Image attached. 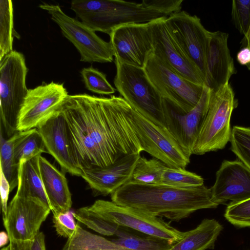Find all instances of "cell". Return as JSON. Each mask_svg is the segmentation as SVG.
<instances>
[{
	"label": "cell",
	"instance_id": "cell-1",
	"mask_svg": "<svg viewBox=\"0 0 250 250\" xmlns=\"http://www.w3.org/2000/svg\"><path fill=\"white\" fill-rule=\"evenodd\" d=\"M59 109L82 171L105 168L143 151L134 126L133 108L122 96L69 95Z\"/></svg>",
	"mask_w": 250,
	"mask_h": 250
},
{
	"label": "cell",
	"instance_id": "cell-2",
	"mask_svg": "<svg viewBox=\"0 0 250 250\" xmlns=\"http://www.w3.org/2000/svg\"><path fill=\"white\" fill-rule=\"evenodd\" d=\"M111 201L148 214L179 222L202 209L216 208L210 188L204 185L178 188L163 185L126 183L110 194Z\"/></svg>",
	"mask_w": 250,
	"mask_h": 250
},
{
	"label": "cell",
	"instance_id": "cell-3",
	"mask_svg": "<svg viewBox=\"0 0 250 250\" xmlns=\"http://www.w3.org/2000/svg\"><path fill=\"white\" fill-rule=\"evenodd\" d=\"M183 0H73L70 8L94 31L109 35L115 28L131 23H148L181 10Z\"/></svg>",
	"mask_w": 250,
	"mask_h": 250
},
{
	"label": "cell",
	"instance_id": "cell-4",
	"mask_svg": "<svg viewBox=\"0 0 250 250\" xmlns=\"http://www.w3.org/2000/svg\"><path fill=\"white\" fill-rule=\"evenodd\" d=\"M23 55L13 50L0 61V131L9 138L17 130L19 114L28 89Z\"/></svg>",
	"mask_w": 250,
	"mask_h": 250
},
{
	"label": "cell",
	"instance_id": "cell-5",
	"mask_svg": "<svg viewBox=\"0 0 250 250\" xmlns=\"http://www.w3.org/2000/svg\"><path fill=\"white\" fill-rule=\"evenodd\" d=\"M114 83L122 97L136 111L155 124L167 127L163 99L144 68L115 63Z\"/></svg>",
	"mask_w": 250,
	"mask_h": 250
},
{
	"label": "cell",
	"instance_id": "cell-6",
	"mask_svg": "<svg viewBox=\"0 0 250 250\" xmlns=\"http://www.w3.org/2000/svg\"><path fill=\"white\" fill-rule=\"evenodd\" d=\"M233 90L229 83L211 92L209 104L194 144L192 154L203 155L223 149L230 141V118L237 107Z\"/></svg>",
	"mask_w": 250,
	"mask_h": 250
},
{
	"label": "cell",
	"instance_id": "cell-7",
	"mask_svg": "<svg viewBox=\"0 0 250 250\" xmlns=\"http://www.w3.org/2000/svg\"><path fill=\"white\" fill-rule=\"evenodd\" d=\"M144 69L162 98L181 111L188 112L199 102L204 85L187 79L153 53Z\"/></svg>",
	"mask_w": 250,
	"mask_h": 250
},
{
	"label": "cell",
	"instance_id": "cell-8",
	"mask_svg": "<svg viewBox=\"0 0 250 250\" xmlns=\"http://www.w3.org/2000/svg\"><path fill=\"white\" fill-rule=\"evenodd\" d=\"M39 7L47 12L63 36L76 48L81 61L90 63L113 61L114 54L110 42L102 39L91 28L67 15L58 5L43 2Z\"/></svg>",
	"mask_w": 250,
	"mask_h": 250
},
{
	"label": "cell",
	"instance_id": "cell-9",
	"mask_svg": "<svg viewBox=\"0 0 250 250\" xmlns=\"http://www.w3.org/2000/svg\"><path fill=\"white\" fill-rule=\"evenodd\" d=\"M88 207L112 223L165 239L172 244L178 242L185 235L186 232L179 230L160 217L131 207L117 205L112 201L99 199Z\"/></svg>",
	"mask_w": 250,
	"mask_h": 250
},
{
	"label": "cell",
	"instance_id": "cell-10",
	"mask_svg": "<svg viewBox=\"0 0 250 250\" xmlns=\"http://www.w3.org/2000/svg\"><path fill=\"white\" fill-rule=\"evenodd\" d=\"M133 121L143 151L168 167L185 168L188 165L190 156L167 127L155 124L134 108Z\"/></svg>",
	"mask_w": 250,
	"mask_h": 250
},
{
	"label": "cell",
	"instance_id": "cell-11",
	"mask_svg": "<svg viewBox=\"0 0 250 250\" xmlns=\"http://www.w3.org/2000/svg\"><path fill=\"white\" fill-rule=\"evenodd\" d=\"M165 20L178 44L205 79L210 32L204 27L199 18L183 10L171 15Z\"/></svg>",
	"mask_w": 250,
	"mask_h": 250
},
{
	"label": "cell",
	"instance_id": "cell-12",
	"mask_svg": "<svg viewBox=\"0 0 250 250\" xmlns=\"http://www.w3.org/2000/svg\"><path fill=\"white\" fill-rule=\"evenodd\" d=\"M109 36L115 63L144 68L153 50L148 22L121 25Z\"/></svg>",
	"mask_w": 250,
	"mask_h": 250
},
{
	"label": "cell",
	"instance_id": "cell-13",
	"mask_svg": "<svg viewBox=\"0 0 250 250\" xmlns=\"http://www.w3.org/2000/svg\"><path fill=\"white\" fill-rule=\"evenodd\" d=\"M51 209L38 199L16 194L3 222L9 240L29 241L39 232Z\"/></svg>",
	"mask_w": 250,
	"mask_h": 250
},
{
	"label": "cell",
	"instance_id": "cell-14",
	"mask_svg": "<svg viewBox=\"0 0 250 250\" xmlns=\"http://www.w3.org/2000/svg\"><path fill=\"white\" fill-rule=\"evenodd\" d=\"M68 95L63 84L53 82L28 89L19 114L18 131L37 128L60 108Z\"/></svg>",
	"mask_w": 250,
	"mask_h": 250
},
{
	"label": "cell",
	"instance_id": "cell-15",
	"mask_svg": "<svg viewBox=\"0 0 250 250\" xmlns=\"http://www.w3.org/2000/svg\"><path fill=\"white\" fill-rule=\"evenodd\" d=\"M211 92V90L204 85L199 102L188 112L181 111L163 99V110L167 128L190 156L208 110Z\"/></svg>",
	"mask_w": 250,
	"mask_h": 250
},
{
	"label": "cell",
	"instance_id": "cell-16",
	"mask_svg": "<svg viewBox=\"0 0 250 250\" xmlns=\"http://www.w3.org/2000/svg\"><path fill=\"white\" fill-rule=\"evenodd\" d=\"M165 18L148 22L151 31L153 53L187 79L205 85L203 74L186 56L170 33L166 24Z\"/></svg>",
	"mask_w": 250,
	"mask_h": 250
},
{
	"label": "cell",
	"instance_id": "cell-17",
	"mask_svg": "<svg viewBox=\"0 0 250 250\" xmlns=\"http://www.w3.org/2000/svg\"><path fill=\"white\" fill-rule=\"evenodd\" d=\"M48 153L52 155L64 173L81 177L76 162L66 120L59 109L42 122L36 128Z\"/></svg>",
	"mask_w": 250,
	"mask_h": 250
},
{
	"label": "cell",
	"instance_id": "cell-18",
	"mask_svg": "<svg viewBox=\"0 0 250 250\" xmlns=\"http://www.w3.org/2000/svg\"><path fill=\"white\" fill-rule=\"evenodd\" d=\"M212 201L217 205L235 204L250 198V170L239 159L224 160L210 188Z\"/></svg>",
	"mask_w": 250,
	"mask_h": 250
},
{
	"label": "cell",
	"instance_id": "cell-19",
	"mask_svg": "<svg viewBox=\"0 0 250 250\" xmlns=\"http://www.w3.org/2000/svg\"><path fill=\"white\" fill-rule=\"evenodd\" d=\"M210 35L205 85L216 91L229 83L235 69L228 47V34L217 31Z\"/></svg>",
	"mask_w": 250,
	"mask_h": 250
},
{
	"label": "cell",
	"instance_id": "cell-20",
	"mask_svg": "<svg viewBox=\"0 0 250 250\" xmlns=\"http://www.w3.org/2000/svg\"><path fill=\"white\" fill-rule=\"evenodd\" d=\"M140 156V153L128 155L109 167L83 170L81 177L96 195L111 194L127 182Z\"/></svg>",
	"mask_w": 250,
	"mask_h": 250
},
{
	"label": "cell",
	"instance_id": "cell-21",
	"mask_svg": "<svg viewBox=\"0 0 250 250\" xmlns=\"http://www.w3.org/2000/svg\"><path fill=\"white\" fill-rule=\"evenodd\" d=\"M39 168L44 190L53 212L70 210L71 194L65 173L59 171L42 155L39 160Z\"/></svg>",
	"mask_w": 250,
	"mask_h": 250
},
{
	"label": "cell",
	"instance_id": "cell-22",
	"mask_svg": "<svg viewBox=\"0 0 250 250\" xmlns=\"http://www.w3.org/2000/svg\"><path fill=\"white\" fill-rule=\"evenodd\" d=\"M223 229L222 225L216 220L204 219L196 228L186 232L184 237L169 250L213 249Z\"/></svg>",
	"mask_w": 250,
	"mask_h": 250
},
{
	"label": "cell",
	"instance_id": "cell-23",
	"mask_svg": "<svg viewBox=\"0 0 250 250\" xmlns=\"http://www.w3.org/2000/svg\"><path fill=\"white\" fill-rule=\"evenodd\" d=\"M40 156L20 162L16 194L38 199L51 209L41 178L39 164Z\"/></svg>",
	"mask_w": 250,
	"mask_h": 250
},
{
	"label": "cell",
	"instance_id": "cell-24",
	"mask_svg": "<svg viewBox=\"0 0 250 250\" xmlns=\"http://www.w3.org/2000/svg\"><path fill=\"white\" fill-rule=\"evenodd\" d=\"M74 218L101 234L107 236L115 235L125 237L139 231L112 223L91 210L88 206L82 207L73 212Z\"/></svg>",
	"mask_w": 250,
	"mask_h": 250
},
{
	"label": "cell",
	"instance_id": "cell-25",
	"mask_svg": "<svg viewBox=\"0 0 250 250\" xmlns=\"http://www.w3.org/2000/svg\"><path fill=\"white\" fill-rule=\"evenodd\" d=\"M101 236L82 228L79 224L72 235L67 239L62 250H125Z\"/></svg>",
	"mask_w": 250,
	"mask_h": 250
},
{
	"label": "cell",
	"instance_id": "cell-26",
	"mask_svg": "<svg viewBox=\"0 0 250 250\" xmlns=\"http://www.w3.org/2000/svg\"><path fill=\"white\" fill-rule=\"evenodd\" d=\"M42 153H47L42 138L36 128L18 131L14 146V155L17 163L25 162Z\"/></svg>",
	"mask_w": 250,
	"mask_h": 250
},
{
	"label": "cell",
	"instance_id": "cell-27",
	"mask_svg": "<svg viewBox=\"0 0 250 250\" xmlns=\"http://www.w3.org/2000/svg\"><path fill=\"white\" fill-rule=\"evenodd\" d=\"M167 166L165 164L156 158L147 159L140 156L126 183L161 185L162 175Z\"/></svg>",
	"mask_w": 250,
	"mask_h": 250
},
{
	"label": "cell",
	"instance_id": "cell-28",
	"mask_svg": "<svg viewBox=\"0 0 250 250\" xmlns=\"http://www.w3.org/2000/svg\"><path fill=\"white\" fill-rule=\"evenodd\" d=\"M17 132L7 139L3 136L1 131L0 134V169L9 183L11 191L18 185L19 165L17 163L14 155Z\"/></svg>",
	"mask_w": 250,
	"mask_h": 250
},
{
	"label": "cell",
	"instance_id": "cell-29",
	"mask_svg": "<svg viewBox=\"0 0 250 250\" xmlns=\"http://www.w3.org/2000/svg\"><path fill=\"white\" fill-rule=\"evenodd\" d=\"M16 31L13 27L12 1L0 0V61L13 50V37Z\"/></svg>",
	"mask_w": 250,
	"mask_h": 250
},
{
	"label": "cell",
	"instance_id": "cell-30",
	"mask_svg": "<svg viewBox=\"0 0 250 250\" xmlns=\"http://www.w3.org/2000/svg\"><path fill=\"white\" fill-rule=\"evenodd\" d=\"M112 241L130 250H169L174 244L140 232L125 237H118Z\"/></svg>",
	"mask_w": 250,
	"mask_h": 250
},
{
	"label": "cell",
	"instance_id": "cell-31",
	"mask_svg": "<svg viewBox=\"0 0 250 250\" xmlns=\"http://www.w3.org/2000/svg\"><path fill=\"white\" fill-rule=\"evenodd\" d=\"M161 185L178 188H194L203 185L204 179L185 168L167 166L162 175Z\"/></svg>",
	"mask_w": 250,
	"mask_h": 250
},
{
	"label": "cell",
	"instance_id": "cell-32",
	"mask_svg": "<svg viewBox=\"0 0 250 250\" xmlns=\"http://www.w3.org/2000/svg\"><path fill=\"white\" fill-rule=\"evenodd\" d=\"M229 142L231 150L250 170V127L234 126Z\"/></svg>",
	"mask_w": 250,
	"mask_h": 250
},
{
	"label": "cell",
	"instance_id": "cell-33",
	"mask_svg": "<svg viewBox=\"0 0 250 250\" xmlns=\"http://www.w3.org/2000/svg\"><path fill=\"white\" fill-rule=\"evenodd\" d=\"M81 74L85 87L88 90L100 95H109L115 89L109 83L106 75L92 66L83 68Z\"/></svg>",
	"mask_w": 250,
	"mask_h": 250
},
{
	"label": "cell",
	"instance_id": "cell-34",
	"mask_svg": "<svg viewBox=\"0 0 250 250\" xmlns=\"http://www.w3.org/2000/svg\"><path fill=\"white\" fill-rule=\"evenodd\" d=\"M224 216L231 224L239 227H250V198L229 204Z\"/></svg>",
	"mask_w": 250,
	"mask_h": 250
},
{
	"label": "cell",
	"instance_id": "cell-35",
	"mask_svg": "<svg viewBox=\"0 0 250 250\" xmlns=\"http://www.w3.org/2000/svg\"><path fill=\"white\" fill-rule=\"evenodd\" d=\"M231 16L236 28L245 36L250 25V0H233Z\"/></svg>",
	"mask_w": 250,
	"mask_h": 250
},
{
	"label": "cell",
	"instance_id": "cell-36",
	"mask_svg": "<svg viewBox=\"0 0 250 250\" xmlns=\"http://www.w3.org/2000/svg\"><path fill=\"white\" fill-rule=\"evenodd\" d=\"M70 210L53 213V223L57 234L67 239L75 231L77 224Z\"/></svg>",
	"mask_w": 250,
	"mask_h": 250
},
{
	"label": "cell",
	"instance_id": "cell-37",
	"mask_svg": "<svg viewBox=\"0 0 250 250\" xmlns=\"http://www.w3.org/2000/svg\"><path fill=\"white\" fill-rule=\"evenodd\" d=\"M0 190L1 197V206L3 216L6 215L7 209V202L10 191L9 183L0 169Z\"/></svg>",
	"mask_w": 250,
	"mask_h": 250
},
{
	"label": "cell",
	"instance_id": "cell-38",
	"mask_svg": "<svg viewBox=\"0 0 250 250\" xmlns=\"http://www.w3.org/2000/svg\"><path fill=\"white\" fill-rule=\"evenodd\" d=\"M30 250H46L45 236L42 232L39 231L31 240Z\"/></svg>",
	"mask_w": 250,
	"mask_h": 250
},
{
	"label": "cell",
	"instance_id": "cell-39",
	"mask_svg": "<svg viewBox=\"0 0 250 250\" xmlns=\"http://www.w3.org/2000/svg\"><path fill=\"white\" fill-rule=\"evenodd\" d=\"M237 60L242 65H250V48L244 47L237 53Z\"/></svg>",
	"mask_w": 250,
	"mask_h": 250
},
{
	"label": "cell",
	"instance_id": "cell-40",
	"mask_svg": "<svg viewBox=\"0 0 250 250\" xmlns=\"http://www.w3.org/2000/svg\"><path fill=\"white\" fill-rule=\"evenodd\" d=\"M31 240H9L11 250H30Z\"/></svg>",
	"mask_w": 250,
	"mask_h": 250
},
{
	"label": "cell",
	"instance_id": "cell-41",
	"mask_svg": "<svg viewBox=\"0 0 250 250\" xmlns=\"http://www.w3.org/2000/svg\"><path fill=\"white\" fill-rule=\"evenodd\" d=\"M0 246L2 247V246L5 245L7 242L8 240H9V238L8 235L7 233L4 231H1L0 233Z\"/></svg>",
	"mask_w": 250,
	"mask_h": 250
},
{
	"label": "cell",
	"instance_id": "cell-42",
	"mask_svg": "<svg viewBox=\"0 0 250 250\" xmlns=\"http://www.w3.org/2000/svg\"><path fill=\"white\" fill-rule=\"evenodd\" d=\"M244 40L246 42V46L250 48V25L247 34L244 36Z\"/></svg>",
	"mask_w": 250,
	"mask_h": 250
},
{
	"label": "cell",
	"instance_id": "cell-43",
	"mask_svg": "<svg viewBox=\"0 0 250 250\" xmlns=\"http://www.w3.org/2000/svg\"><path fill=\"white\" fill-rule=\"evenodd\" d=\"M1 250H11V246L10 244L6 247H4Z\"/></svg>",
	"mask_w": 250,
	"mask_h": 250
},
{
	"label": "cell",
	"instance_id": "cell-44",
	"mask_svg": "<svg viewBox=\"0 0 250 250\" xmlns=\"http://www.w3.org/2000/svg\"><path fill=\"white\" fill-rule=\"evenodd\" d=\"M129 250V249H125V250Z\"/></svg>",
	"mask_w": 250,
	"mask_h": 250
},
{
	"label": "cell",
	"instance_id": "cell-45",
	"mask_svg": "<svg viewBox=\"0 0 250 250\" xmlns=\"http://www.w3.org/2000/svg\"><path fill=\"white\" fill-rule=\"evenodd\" d=\"M248 68L250 70V65L248 66Z\"/></svg>",
	"mask_w": 250,
	"mask_h": 250
}]
</instances>
